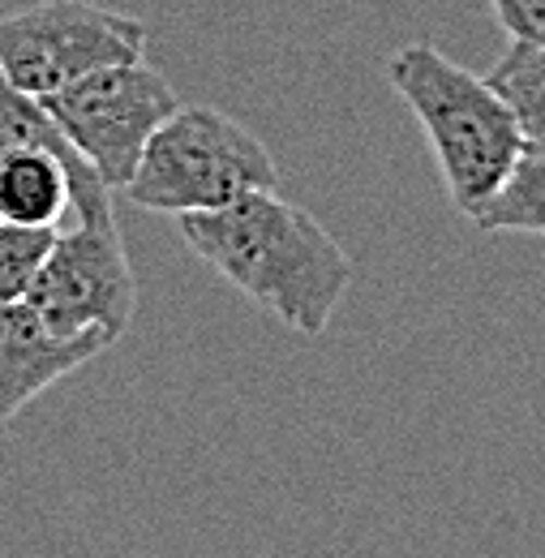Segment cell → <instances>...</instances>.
Listing matches in <instances>:
<instances>
[{
    "label": "cell",
    "mask_w": 545,
    "mask_h": 558,
    "mask_svg": "<svg viewBox=\"0 0 545 558\" xmlns=\"http://www.w3.org/2000/svg\"><path fill=\"white\" fill-rule=\"evenodd\" d=\"M181 241L254 305L301 336H323L356 267L340 241L275 190H250L219 210L181 215Z\"/></svg>",
    "instance_id": "1"
},
{
    "label": "cell",
    "mask_w": 545,
    "mask_h": 558,
    "mask_svg": "<svg viewBox=\"0 0 545 558\" xmlns=\"http://www.w3.org/2000/svg\"><path fill=\"white\" fill-rule=\"evenodd\" d=\"M387 77L421 121L456 210L473 215L524 150L520 121L485 77L460 70L429 44L400 48L387 61Z\"/></svg>",
    "instance_id": "2"
},
{
    "label": "cell",
    "mask_w": 545,
    "mask_h": 558,
    "mask_svg": "<svg viewBox=\"0 0 545 558\" xmlns=\"http://www.w3.org/2000/svg\"><path fill=\"white\" fill-rule=\"evenodd\" d=\"M250 190H279L271 150L215 108H177L142 146L125 198L159 215H198L237 203Z\"/></svg>",
    "instance_id": "3"
},
{
    "label": "cell",
    "mask_w": 545,
    "mask_h": 558,
    "mask_svg": "<svg viewBox=\"0 0 545 558\" xmlns=\"http://www.w3.org/2000/svg\"><path fill=\"white\" fill-rule=\"evenodd\" d=\"M142 57L146 26L95 0H44L0 17V70L35 99H48L86 73Z\"/></svg>",
    "instance_id": "4"
},
{
    "label": "cell",
    "mask_w": 545,
    "mask_h": 558,
    "mask_svg": "<svg viewBox=\"0 0 545 558\" xmlns=\"http://www.w3.org/2000/svg\"><path fill=\"white\" fill-rule=\"evenodd\" d=\"M52 125L117 194L134 177L142 146L181 108L168 77L142 61L95 70L44 99Z\"/></svg>",
    "instance_id": "5"
},
{
    "label": "cell",
    "mask_w": 545,
    "mask_h": 558,
    "mask_svg": "<svg viewBox=\"0 0 545 558\" xmlns=\"http://www.w3.org/2000/svg\"><path fill=\"white\" fill-rule=\"evenodd\" d=\"M26 305L61 336L108 331L121 340L134 323L137 288L117 215L77 219L69 232H57Z\"/></svg>",
    "instance_id": "6"
},
{
    "label": "cell",
    "mask_w": 545,
    "mask_h": 558,
    "mask_svg": "<svg viewBox=\"0 0 545 558\" xmlns=\"http://www.w3.org/2000/svg\"><path fill=\"white\" fill-rule=\"evenodd\" d=\"M112 344L108 331H52L26 301L0 305V425Z\"/></svg>",
    "instance_id": "7"
},
{
    "label": "cell",
    "mask_w": 545,
    "mask_h": 558,
    "mask_svg": "<svg viewBox=\"0 0 545 558\" xmlns=\"http://www.w3.org/2000/svg\"><path fill=\"white\" fill-rule=\"evenodd\" d=\"M481 232H529L545 236V138L524 142L498 190L473 215Z\"/></svg>",
    "instance_id": "8"
},
{
    "label": "cell",
    "mask_w": 545,
    "mask_h": 558,
    "mask_svg": "<svg viewBox=\"0 0 545 558\" xmlns=\"http://www.w3.org/2000/svg\"><path fill=\"white\" fill-rule=\"evenodd\" d=\"M485 82L498 90V99L520 121L524 138H545V44H516L502 52V61L485 73Z\"/></svg>",
    "instance_id": "9"
},
{
    "label": "cell",
    "mask_w": 545,
    "mask_h": 558,
    "mask_svg": "<svg viewBox=\"0 0 545 558\" xmlns=\"http://www.w3.org/2000/svg\"><path fill=\"white\" fill-rule=\"evenodd\" d=\"M61 228H31L0 219V305H17L31 296L35 279L44 271L52 241Z\"/></svg>",
    "instance_id": "10"
},
{
    "label": "cell",
    "mask_w": 545,
    "mask_h": 558,
    "mask_svg": "<svg viewBox=\"0 0 545 558\" xmlns=\"http://www.w3.org/2000/svg\"><path fill=\"white\" fill-rule=\"evenodd\" d=\"M17 146H48V150H73L65 134L52 125L44 99L17 90L0 70V155Z\"/></svg>",
    "instance_id": "11"
},
{
    "label": "cell",
    "mask_w": 545,
    "mask_h": 558,
    "mask_svg": "<svg viewBox=\"0 0 545 558\" xmlns=\"http://www.w3.org/2000/svg\"><path fill=\"white\" fill-rule=\"evenodd\" d=\"M489 9L516 44H545V0H489Z\"/></svg>",
    "instance_id": "12"
}]
</instances>
